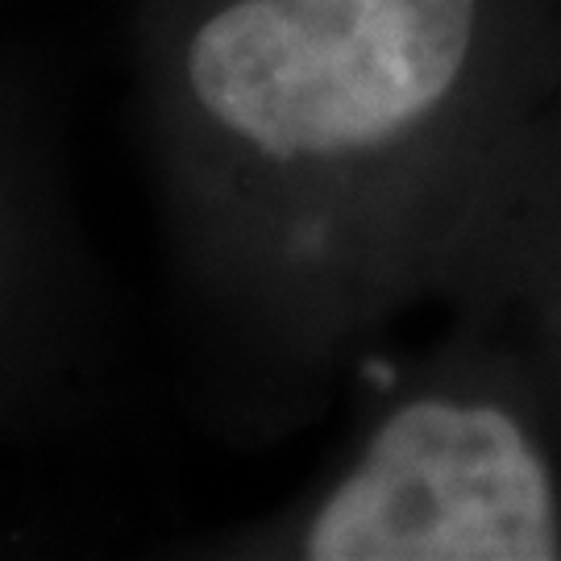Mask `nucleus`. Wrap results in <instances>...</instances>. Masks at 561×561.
Returning <instances> with one entry per match:
<instances>
[{
  "label": "nucleus",
  "instance_id": "f257e3e1",
  "mask_svg": "<svg viewBox=\"0 0 561 561\" xmlns=\"http://www.w3.org/2000/svg\"><path fill=\"white\" fill-rule=\"evenodd\" d=\"M134 104L187 387L271 445L442 296L561 92V0H138Z\"/></svg>",
  "mask_w": 561,
  "mask_h": 561
},
{
  "label": "nucleus",
  "instance_id": "f03ea898",
  "mask_svg": "<svg viewBox=\"0 0 561 561\" xmlns=\"http://www.w3.org/2000/svg\"><path fill=\"white\" fill-rule=\"evenodd\" d=\"M221 561H558L561 428L500 324L461 329L387 387L296 500L183 549Z\"/></svg>",
  "mask_w": 561,
  "mask_h": 561
},
{
  "label": "nucleus",
  "instance_id": "7ed1b4c3",
  "mask_svg": "<svg viewBox=\"0 0 561 561\" xmlns=\"http://www.w3.org/2000/svg\"><path fill=\"white\" fill-rule=\"evenodd\" d=\"M92 329L59 121L0 59V454L55 412Z\"/></svg>",
  "mask_w": 561,
  "mask_h": 561
},
{
  "label": "nucleus",
  "instance_id": "20e7f679",
  "mask_svg": "<svg viewBox=\"0 0 561 561\" xmlns=\"http://www.w3.org/2000/svg\"><path fill=\"white\" fill-rule=\"evenodd\" d=\"M537 125L512 159L561 208V171L545 159ZM442 296L520 341L561 428V213L512 175V162L482 201Z\"/></svg>",
  "mask_w": 561,
  "mask_h": 561
}]
</instances>
